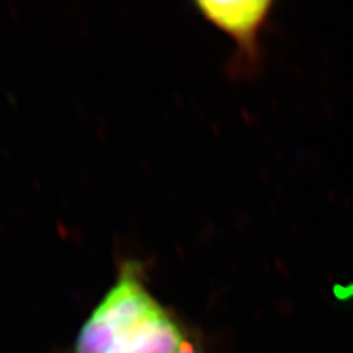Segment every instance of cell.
<instances>
[{
  "mask_svg": "<svg viewBox=\"0 0 353 353\" xmlns=\"http://www.w3.org/2000/svg\"><path fill=\"white\" fill-rule=\"evenodd\" d=\"M184 341L180 328L158 305L131 331L119 353H175Z\"/></svg>",
  "mask_w": 353,
  "mask_h": 353,
  "instance_id": "3",
  "label": "cell"
},
{
  "mask_svg": "<svg viewBox=\"0 0 353 353\" xmlns=\"http://www.w3.org/2000/svg\"><path fill=\"white\" fill-rule=\"evenodd\" d=\"M175 353H201V352H199L192 343H189V341H184V343H183V346L179 349V350H176Z\"/></svg>",
  "mask_w": 353,
  "mask_h": 353,
  "instance_id": "4",
  "label": "cell"
},
{
  "mask_svg": "<svg viewBox=\"0 0 353 353\" xmlns=\"http://www.w3.org/2000/svg\"><path fill=\"white\" fill-rule=\"evenodd\" d=\"M157 306L128 267L83 325L75 353H119L131 331Z\"/></svg>",
  "mask_w": 353,
  "mask_h": 353,
  "instance_id": "1",
  "label": "cell"
},
{
  "mask_svg": "<svg viewBox=\"0 0 353 353\" xmlns=\"http://www.w3.org/2000/svg\"><path fill=\"white\" fill-rule=\"evenodd\" d=\"M202 14L239 44L252 48L256 32L268 15L271 2L248 0V2H197Z\"/></svg>",
  "mask_w": 353,
  "mask_h": 353,
  "instance_id": "2",
  "label": "cell"
}]
</instances>
